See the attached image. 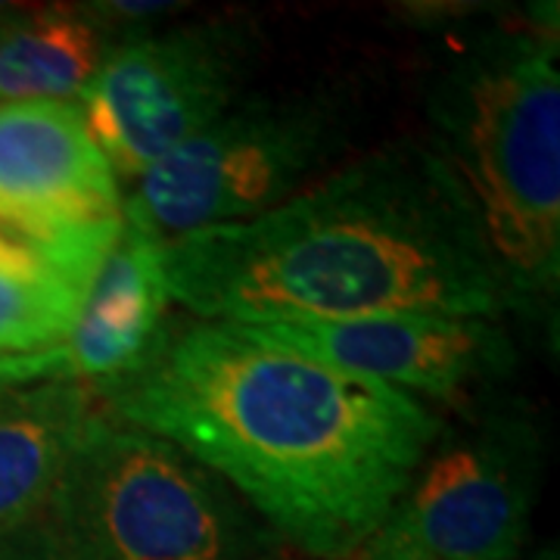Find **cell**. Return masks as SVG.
<instances>
[{
  "mask_svg": "<svg viewBox=\"0 0 560 560\" xmlns=\"http://www.w3.org/2000/svg\"><path fill=\"white\" fill-rule=\"evenodd\" d=\"M91 393L219 474L315 560L359 555L445 423L415 396L228 320H172L143 368Z\"/></svg>",
  "mask_w": 560,
  "mask_h": 560,
  "instance_id": "6da1fadb",
  "label": "cell"
},
{
  "mask_svg": "<svg viewBox=\"0 0 560 560\" xmlns=\"http://www.w3.org/2000/svg\"><path fill=\"white\" fill-rule=\"evenodd\" d=\"M160 268L200 320L517 315L455 168L415 138L346 160L259 219L160 243Z\"/></svg>",
  "mask_w": 560,
  "mask_h": 560,
  "instance_id": "7a4b0ae2",
  "label": "cell"
},
{
  "mask_svg": "<svg viewBox=\"0 0 560 560\" xmlns=\"http://www.w3.org/2000/svg\"><path fill=\"white\" fill-rule=\"evenodd\" d=\"M430 147L480 215L517 315L555 312L560 287L558 40L495 35L427 84Z\"/></svg>",
  "mask_w": 560,
  "mask_h": 560,
  "instance_id": "3957f363",
  "label": "cell"
},
{
  "mask_svg": "<svg viewBox=\"0 0 560 560\" xmlns=\"http://www.w3.org/2000/svg\"><path fill=\"white\" fill-rule=\"evenodd\" d=\"M72 560H271L280 539L175 442L97 411L47 504Z\"/></svg>",
  "mask_w": 560,
  "mask_h": 560,
  "instance_id": "277c9868",
  "label": "cell"
},
{
  "mask_svg": "<svg viewBox=\"0 0 560 560\" xmlns=\"http://www.w3.org/2000/svg\"><path fill=\"white\" fill-rule=\"evenodd\" d=\"M359 125L361 103L346 84L246 91L135 180L121 206L125 221L168 243L259 219L340 168Z\"/></svg>",
  "mask_w": 560,
  "mask_h": 560,
  "instance_id": "5b68a950",
  "label": "cell"
},
{
  "mask_svg": "<svg viewBox=\"0 0 560 560\" xmlns=\"http://www.w3.org/2000/svg\"><path fill=\"white\" fill-rule=\"evenodd\" d=\"M548 467L539 411L486 396L442 423L418 474L355 560H521Z\"/></svg>",
  "mask_w": 560,
  "mask_h": 560,
  "instance_id": "8992f818",
  "label": "cell"
},
{
  "mask_svg": "<svg viewBox=\"0 0 560 560\" xmlns=\"http://www.w3.org/2000/svg\"><path fill=\"white\" fill-rule=\"evenodd\" d=\"M261 32L249 20H200L121 38L79 94V109L116 178L147 175L249 91Z\"/></svg>",
  "mask_w": 560,
  "mask_h": 560,
  "instance_id": "52a82bcc",
  "label": "cell"
},
{
  "mask_svg": "<svg viewBox=\"0 0 560 560\" xmlns=\"http://www.w3.org/2000/svg\"><path fill=\"white\" fill-rule=\"evenodd\" d=\"M261 340L386 383L455 411L508 381L521 352L501 320L458 315H364L340 320L246 324Z\"/></svg>",
  "mask_w": 560,
  "mask_h": 560,
  "instance_id": "ba28073f",
  "label": "cell"
},
{
  "mask_svg": "<svg viewBox=\"0 0 560 560\" xmlns=\"http://www.w3.org/2000/svg\"><path fill=\"white\" fill-rule=\"evenodd\" d=\"M121 184L75 101L0 103V221L72 231L125 212Z\"/></svg>",
  "mask_w": 560,
  "mask_h": 560,
  "instance_id": "9c48e42d",
  "label": "cell"
},
{
  "mask_svg": "<svg viewBox=\"0 0 560 560\" xmlns=\"http://www.w3.org/2000/svg\"><path fill=\"white\" fill-rule=\"evenodd\" d=\"M168 308L160 243L125 221L62 342L69 381L103 386L135 374L168 334Z\"/></svg>",
  "mask_w": 560,
  "mask_h": 560,
  "instance_id": "30bf717a",
  "label": "cell"
},
{
  "mask_svg": "<svg viewBox=\"0 0 560 560\" xmlns=\"http://www.w3.org/2000/svg\"><path fill=\"white\" fill-rule=\"evenodd\" d=\"M94 393L79 381H44L0 396V536L47 511Z\"/></svg>",
  "mask_w": 560,
  "mask_h": 560,
  "instance_id": "8fae6325",
  "label": "cell"
},
{
  "mask_svg": "<svg viewBox=\"0 0 560 560\" xmlns=\"http://www.w3.org/2000/svg\"><path fill=\"white\" fill-rule=\"evenodd\" d=\"M121 38L94 3L0 10V103L75 101Z\"/></svg>",
  "mask_w": 560,
  "mask_h": 560,
  "instance_id": "7c38bea8",
  "label": "cell"
},
{
  "mask_svg": "<svg viewBox=\"0 0 560 560\" xmlns=\"http://www.w3.org/2000/svg\"><path fill=\"white\" fill-rule=\"evenodd\" d=\"M88 290L50 243L0 224V352L35 355L62 346Z\"/></svg>",
  "mask_w": 560,
  "mask_h": 560,
  "instance_id": "4fadbf2b",
  "label": "cell"
},
{
  "mask_svg": "<svg viewBox=\"0 0 560 560\" xmlns=\"http://www.w3.org/2000/svg\"><path fill=\"white\" fill-rule=\"evenodd\" d=\"M0 560H72L47 511L0 536Z\"/></svg>",
  "mask_w": 560,
  "mask_h": 560,
  "instance_id": "5bb4252c",
  "label": "cell"
},
{
  "mask_svg": "<svg viewBox=\"0 0 560 560\" xmlns=\"http://www.w3.org/2000/svg\"><path fill=\"white\" fill-rule=\"evenodd\" d=\"M44 381H69L66 346L35 352V355H7V352H0V396L10 393V389Z\"/></svg>",
  "mask_w": 560,
  "mask_h": 560,
  "instance_id": "9a60e30c",
  "label": "cell"
},
{
  "mask_svg": "<svg viewBox=\"0 0 560 560\" xmlns=\"http://www.w3.org/2000/svg\"><path fill=\"white\" fill-rule=\"evenodd\" d=\"M529 560H558V545H548V548H541L539 555Z\"/></svg>",
  "mask_w": 560,
  "mask_h": 560,
  "instance_id": "2e32d148",
  "label": "cell"
}]
</instances>
